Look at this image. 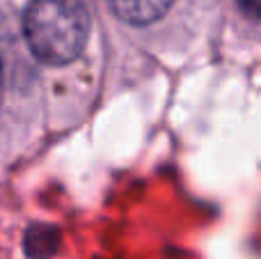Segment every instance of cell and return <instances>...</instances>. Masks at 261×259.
Here are the masks:
<instances>
[{
	"mask_svg": "<svg viewBox=\"0 0 261 259\" xmlns=\"http://www.w3.org/2000/svg\"><path fill=\"white\" fill-rule=\"evenodd\" d=\"M30 259H50L60 248V232L53 225H32L23 241Z\"/></svg>",
	"mask_w": 261,
	"mask_h": 259,
	"instance_id": "3957f363",
	"label": "cell"
},
{
	"mask_svg": "<svg viewBox=\"0 0 261 259\" xmlns=\"http://www.w3.org/2000/svg\"><path fill=\"white\" fill-rule=\"evenodd\" d=\"M0 87H3V78H0Z\"/></svg>",
	"mask_w": 261,
	"mask_h": 259,
	"instance_id": "5b68a950",
	"label": "cell"
},
{
	"mask_svg": "<svg viewBox=\"0 0 261 259\" xmlns=\"http://www.w3.org/2000/svg\"><path fill=\"white\" fill-rule=\"evenodd\" d=\"M92 18L83 0H30L23 37L30 53L48 67H64L83 53Z\"/></svg>",
	"mask_w": 261,
	"mask_h": 259,
	"instance_id": "6da1fadb",
	"label": "cell"
},
{
	"mask_svg": "<svg viewBox=\"0 0 261 259\" xmlns=\"http://www.w3.org/2000/svg\"><path fill=\"white\" fill-rule=\"evenodd\" d=\"M236 5H239L248 16L261 18V0H236Z\"/></svg>",
	"mask_w": 261,
	"mask_h": 259,
	"instance_id": "277c9868",
	"label": "cell"
},
{
	"mask_svg": "<svg viewBox=\"0 0 261 259\" xmlns=\"http://www.w3.org/2000/svg\"><path fill=\"white\" fill-rule=\"evenodd\" d=\"M174 0H108L113 14L128 25H149L170 12Z\"/></svg>",
	"mask_w": 261,
	"mask_h": 259,
	"instance_id": "7a4b0ae2",
	"label": "cell"
}]
</instances>
